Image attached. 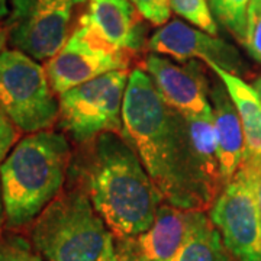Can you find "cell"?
Returning <instances> with one entry per match:
<instances>
[{"instance_id":"484cf974","label":"cell","mask_w":261,"mask_h":261,"mask_svg":"<svg viewBox=\"0 0 261 261\" xmlns=\"http://www.w3.org/2000/svg\"><path fill=\"white\" fill-rule=\"evenodd\" d=\"M9 2L10 0H0V25L9 16Z\"/></svg>"},{"instance_id":"83f0119b","label":"cell","mask_w":261,"mask_h":261,"mask_svg":"<svg viewBox=\"0 0 261 261\" xmlns=\"http://www.w3.org/2000/svg\"><path fill=\"white\" fill-rule=\"evenodd\" d=\"M251 86H252V89L255 90V93L258 94V97H260V100H261V77H257Z\"/></svg>"},{"instance_id":"2e32d148","label":"cell","mask_w":261,"mask_h":261,"mask_svg":"<svg viewBox=\"0 0 261 261\" xmlns=\"http://www.w3.org/2000/svg\"><path fill=\"white\" fill-rule=\"evenodd\" d=\"M222 83L232 99L243 125L247 154L261 155V100L251 84L243 77L224 71L216 65H207Z\"/></svg>"},{"instance_id":"8992f818","label":"cell","mask_w":261,"mask_h":261,"mask_svg":"<svg viewBox=\"0 0 261 261\" xmlns=\"http://www.w3.org/2000/svg\"><path fill=\"white\" fill-rule=\"evenodd\" d=\"M128 70H118L75 86L58 96V125L77 145L105 132H123V99Z\"/></svg>"},{"instance_id":"ac0fdd59","label":"cell","mask_w":261,"mask_h":261,"mask_svg":"<svg viewBox=\"0 0 261 261\" xmlns=\"http://www.w3.org/2000/svg\"><path fill=\"white\" fill-rule=\"evenodd\" d=\"M251 0H211V12L241 45L245 38Z\"/></svg>"},{"instance_id":"5bb4252c","label":"cell","mask_w":261,"mask_h":261,"mask_svg":"<svg viewBox=\"0 0 261 261\" xmlns=\"http://www.w3.org/2000/svg\"><path fill=\"white\" fill-rule=\"evenodd\" d=\"M209 103L212 108L219 164L226 186L243 164L247 154V144L237 108L224 83L218 77L211 84Z\"/></svg>"},{"instance_id":"e0dca14e","label":"cell","mask_w":261,"mask_h":261,"mask_svg":"<svg viewBox=\"0 0 261 261\" xmlns=\"http://www.w3.org/2000/svg\"><path fill=\"white\" fill-rule=\"evenodd\" d=\"M174 261H238L225 247L222 235L205 211H196L186 243Z\"/></svg>"},{"instance_id":"52a82bcc","label":"cell","mask_w":261,"mask_h":261,"mask_svg":"<svg viewBox=\"0 0 261 261\" xmlns=\"http://www.w3.org/2000/svg\"><path fill=\"white\" fill-rule=\"evenodd\" d=\"M89 0H10L3 22L9 44L35 61H48L74 31L77 12Z\"/></svg>"},{"instance_id":"6da1fadb","label":"cell","mask_w":261,"mask_h":261,"mask_svg":"<svg viewBox=\"0 0 261 261\" xmlns=\"http://www.w3.org/2000/svg\"><path fill=\"white\" fill-rule=\"evenodd\" d=\"M122 118V135L137 151L164 203L186 211L211 209L192 155L186 119L161 99L142 68L130 71Z\"/></svg>"},{"instance_id":"4fadbf2b","label":"cell","mask_w":261,"mask_h":261,"mask_svg":"<svg viewBox=\"0 0 261 261\" xmlns=\"http://www.w3.org/2000/svg\"><path fill=\"white\" fill-rule=\"evenodd\" d=\"M80 18L115 49L134 57L147 47V28L130 0H89Z\"/></svg>"},{"instance_id":"7c38bea8","label":"cell","mask_w":261,"mask_h":261,"mask_svg":"<svg viewBox=\"0 0 261 261\" xmlns=\"http://www.w3.org/2000/svg\"><path fill=\"white\" fill-rule=\"evenodd\" d=\"M196 211L163 203L145 232L121 240L116 250L129 261H174L190 233Z\"/></svg>"},{"instance_id":"9c48e42d","label":"cell","mask_w":261,"mask_h":261,"mask_svg":"<svg viewBox=\"0 0 261 261\" xmlns=\"http://www.w3.org/2000/svg\"><path fill=\"white\" fill-rule=\"evenodd\" d=\"M80 16L64 47L45 65L49 84L58 96L100 75L128 70L130 64L132 56L106 44Z\"/></svg>"},{"instance_id":"d6986e66","label":"cell","mask_w":261,"mask_h":261,"mask_svg":"<svg viewBox=\"0 0 261 261\" xmlns=\"http://www.w3.org/2000/svg\"><path fill=\"white\" fill-rule=\"evenodd\" d=\"M171 12L177 16L186 19L200 31L218 37V25L207 0H170Z\"/></svg>"},{"instance_id":"277c9868","label":"cell","mask_w":261,"mask_h":261,"mask_svg":"<svg viewBox=\"0 0 261 261\" xmlns=\"http://www.w3.org/2000/svg\"><path fill=\"white\" fill-rule=\"evenodd\" d=\"M31 235L45 261H106L116 252L115 235L75 186L42 211Z\"/></svg>"},{"instance_id":"8fae6325","label":"cell","mask_w":261,"mask_h":261,"mask_svg":"<svg viewBox=\"0 0 261 261\" xmlns=\"http://www.w3.org/2000/svg\"><path fill=\"white\" fill-rule=\"evenodd\" d=\"M209 67L197 60L176 64L170 58L148 54L144 68L151 77L161 99L183 116L211 112L209 92L211 79L206 74Z\"/></svg>"},{"instance_id":"3957f363","label":"cell","mask_w":261,"mask_h":261,"mask_svg":"<svg viewBox=\"0 0 261 261\" xmlns=\"http://www.w3.org/2000/svg\"><path fill=\"white\" fill-rule=\"evenodd\" d=\"M71 147L56 130L28 134L0 164L5 216L10 228L37 219L64 186L71 164Z\"/></svg>"},{"instance_id":"ffe728a7","label":"cell","mask_w":261,"mask_h":261,"mask_svg":"<svg viewBox=\"0 0 261 261\" xmlns=\"http://www.w3.org/2000/svg\"><path fill=\"white\" fill-rule=\"evenodd\" d=\"M0 261H45L38 251H34L31 244L19 237L8 235L0 238Z\"/></svg>"},{"instance_id":"9a60e30c","label":"cell","mask_w":261,"mask_h":261,"mask_svg":"<svg viewBox=\"0 0 261 261\" xmlns=\"http://www.w3.org/2000/svg\"><path fill=\"white\" fill-rule=\"evenodd\" d=\"M192 155L202 185L212 205L222 193L225 183L218 155V142L215 135L212 111L200 115L185 116Z\"/></svg>"},{"instance_id":"ba28073f","label":"cell","mask_w":261,"mask_h":261,"mask_svg":"<svg viewBox=\"0 0 261 261\" xmlns=\"http://www.w3.org/2000/svg\"><path fill=\"white\" fill-rule=\"evenodd\" d=\"M209 218L237 260L261 261V209L255 171L247 154L232 180L211 206Z\"/></svg>"},{"instance_id":"4316f807","label":"cell","mask_w":261,"mask_h":261,"mask_svg":"<svg viewBox=\"0 0 261 261\" xmlns=\"http://www.w3.org/2000/svg\"><path fill=\"white\" fill-rule=\"evenodd\" d=\"M6 216H5V206H3V196H2V186H0V229L3 226Z\"/></svg>"},{"instance_id":"30bf717a","label":"cell","mask_w":261,"mask_h":261,"mask_svg":"<svg viewBox=\"0 0 261 261\" xmlns=\"http://www.w3.org/2000/svg\"><path fill=\"white\" fill-rule=\"evenodd\" d=\"M147 49L152 54L171 57L180 63L197 60L206 65H216L231 74L240 77L247 74V65L233 45L180 19H173L157 29L149 37Z\"/></svg>"},{"instance_id":"d4e9b609","label":"cell","mask_w":261,"mask_h":261,"mask_svg":"<svg viewBox=\"0 0 261 261\" xmlns=\"http://www.w3.org/2000/svg\"><path fill=\"white\" fill-rule=\"evenodd\" d=\"M9 42V31L5 27V23L0 25V54L5 51L6 44Z\"/></svg>"},{"instance_id":"cb8c5ba5","label":"cell","mask_w":261,"mask_h":261,"mask_svg":"<svg viewBox=\"0 0 261 261\" xmlns=\"http://www.w3.org/2000/svg\"><path fill=\"white\" fill-rule=\"evenodd\" d=\"M252 161L254 166V171H255V187H257V197H258V203H260L261 209V155H250L247 154Z\"/></svg>"},{"instance_id":"7402d4cb","label":"cell","mask_w":261,"mask_h":261,"mask_svg":"<svg viewBox=\"0 0 261 261\" xmlns=\"http://www.w3.org/2000/svg\"><path fill=\"white\" fill-rule=\"evenodd\" d=\"M243 45L248 56L261 64V12L248 9V22Z\"/></svg>"},{"instance_id":"603a6c76","label":"cell","mask_w":261,"mask_h":261,"mask_svg":"<svg viewBox=\"0 0 261 261\" xmlns=\"http://www.w3.org/2000/svg\"><path fill=\"white\" fill-rule=\"evenodd\" d=\"M20 130L15 126V123L8 118V115L0 108V164L9 155L18 141Z\"/></svg>"},{"instance_id":"7a4b0ae2","label":"cell","mask_w":261,"mask_h":261,"mask_svg":"<svg viewBox=\"0 0 261 261\" xmlns=\"http://www.w3.org/2000/svg\"><path fill=\"white\" fill-rule=\"evenodd\" d=\"M70 171L116 240L138 237L154 224L163 196L122 134L105 132L80 145Z\"/></svg>"},{"instance_id":"44dd1931","label":"cell","mask_w":261,"mask_h":261,"mask_svg":"<svg viewBox=\"0 0 261 261\" xmlns=\"http://www.w3.org/2000/svg\"><path fill=\"white\" fill-rule=\"evenodd\" d=\"M142 18L154 27H164L171 16L170 0H130Z\"/></svg>"},{"instance_id":"f546056e","label":"cell","mask_w":261,"mask_h":261,"mask_svg":"<svg viewBox=\"0 0 261 261\" xmlns=\"http://www.w3.org/2000/svg\"><path fill=\"white\" fill-rule=\"evenodd\" d=\"M250 10L261 12V0H251V3H250Z\"/></svg>"},{"instance_id":"f1b7e54d","label":"cell","mask_w":261,"mask_h":261,"mask_svg":"<svg viewBox=\"0 0 261 261\" xmlns=\"http://www.w3.org/2000/svg\"><path fill=\"white\" fill-rule=\"evenodd\" d=\"M106 261H129V260H128V258H126V257H125L123 254H121V252L116 250V252L113 254L112 257H111L109 260H106Z\"/></svg>"},{"instance_id":"5b68a950","label":"cell","mask_w":261,"mask_h":261,"mask_svg":"<svg viewBox=\"0 0 261 261\" xmlns=\"http://www.w3.org/2000/svg\"><path fill=\"white\" fill-rule=\"evenodd\" d=\"M0 108L25 134L48 130L60 116L45 67L15 48L0 54Z\"/></svg>"}]
</instances>
